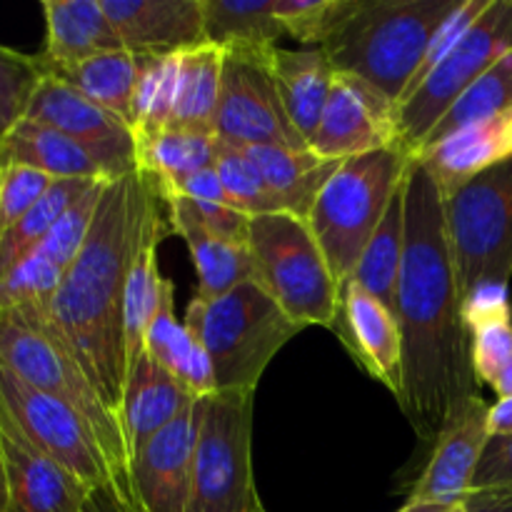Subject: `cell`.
Returning <instances> with one entry per match:
<instances>
[{"label": "cell", "instance_id": "4316f807", "mask_svg": "<svg viewBox=\"0 0 512 512\" xmlns=\"http://www.w3.org/2000/svg\"><path fill=\"white\" fill-rule=\"evenodd\" d=\"M145 353L155 363L163 365L165 370H170L175 378L183 380L198 398L218 393L208 353L193 338V333L175 320L173 283L170 280L165 285L158 310H155L153 320H150L148 333H145Z\"/></svg>", "mask_w": 512, "mask_h": 512}, {"label": "cell", "instance_id": "ab89813d", "mask_svg": "<svg viewBox=\"0 0 512 512\" xmlns=\"http://www.w3.org/2000/svg\"><path fill=\"white\" fill-rule=\"evenodd\" d=\"M55 180L25 165H0V235L20 223Z\"/></svg>", "mask_w": 512, "mask_h": 512}, {"label": "cell", "instance_id": "7dc6e473", "mask_svg": "<svg viewBox=\"0 0 512 512\" xmlns=\"http://www.w3.org/2000/svg\"><path fill=\"white\" fill-rule=\"evenodd\" d=\"M490 438H510L512 435V398H498L488 410Z\"/></svg>", "mask_w": 512, "mask_h": 512}, {"label": "cell", "instance_id": "6da1fadb", "mask_svg": "<svg viewBox=\"0 0 512 512\" xmlns=\"http://www.w3.org/2000/svg\"><path fill=\"white\" fill-rule=\"evenodd\" d=\"M403 335L398 403L415 435L438 440L468 400L478 398L470 330L445 230L443 190L420 160L405 178V255L395 303Z\"/></svg>", "mask_w": 512, "mask_h": 512}, {"label": "cell", "instance_id": "83f0119b", "mask_svg": "<svg viewBox=\"0 0 512 512\" xmlns=\"http://www.w3.org/2000/svg\"><path fill=\"white\" fill-rule=\"evenodd\" d=\"M205 43L225 53H265L288 38L275 0H203Z\"/></svg>", "mask_w": 512, "mask_h": 512}, {"label": "cell", "instance_id": "8fae6325", "mask_svg": "<svg viewBox=\"0 0 512 512\" xmlns=\"http://www.w3.org/2000/svg\"><path fill=\"white\" fill-rule=\"evenodd\" d=\"M0 408L8 413L23 438L45 458L73 473L88 488L95 490L108 485L120 495L113 465L105 458L93 428L70 405L28 385L3 363H0Z\"/></svg>", "mask_w": 512, "mask_h": 512}, {"label": "cell", "instance_id": "ffe728a7", "mask_svg": "<svg viewBox=\"0 0 512 512\" xmlns=\"http://www.w3.org/2000/svg\"><path fill=\"white\" fill-rule=\"evenodd\" d=\"M198 400L193 390L175 378L170 370L155 363L148 353L130 365L125 378L123 405H120V420H123L125 438H128L130 460L148 443L153 435L168 428L185 408Z\"/></svg>", "mask_w": 512, "mask_h": 512}, {"label": "cell", "instance_id": "c3c4849f", "mask_svg": "<svg viewBox=\"0 0 512 512\" xmlns=\"http://www.w3.org/2000/svg\"><path fill=\"white\" fill-rule=\"evenodd\" d=\"M83 512H133L128 505L120 500V495L113 488L103 485V488L90 490L88 503H85Z\"/></svg>", "mask_w": 512, "mask_h": 512}, {"label": "cell", "instance_id": "681fc988", "mask_svg": "<svg viewBox=\"0 0 512 512\" xmlns=\"http://www.w3.org/2000/svg\"><path fill=\"white\" fill-rule=\"evenodd\" d=\"M398 512H465L463 503H405Z\"/></svg>", "mask_w": 512, "mask_h": 512}, {"label": "cell", "instance_id": "bcb514c9", "mask_svg": "<svg viewBox=\"0 0 512 512\" xmlns=\"http://www.w3.org/2000/svg\"><path fill=\"white\" fill-rule=\"evenodd\" d=\"M465 512H512V490H470Z\"/></svg>", "mask_w": 512, "mask_h": 512}, {"label": "cell", "instance_id": "2e32d148", "mask_svg": "<svg viewBox=\"0 0 512 512\" xmlns=\"http://www.w3.org/2000/svg\"><path fill=\"white\" fill-rule=\"evenodd\" d=\"M195 403L148 440L130 460L133 512H188Z\"/></svg>", "mask_w": 512, "mask_h": 512}, {"label": "cell", "instance_id": "e0dca14e", "mask_svg": "<svg viewBox=\"0 0 512 512\" xmlns=\"http://www.w3.org/2000/svg\"><path fill=\"white\" fill-rule=\"evenodd\" d=\"M355 363L383 383L395 398L403 393V335L398 318L355 280L340 285L338 318L333 325Z\"/></svg>", "mask_w": 512, "mask_h": 512}, {"label": "cell", "instance_id": "603a6c76", "mask_svg": "<svg viewBox=\"0 0 512 512\" xmlns=\"http://www.w3.org/2000/svg\"><path fill=\"white\" fill-rule=\"evenodd\" d=\"M45 68L75 65L110 50H123L100 0H43Z\"/></svg>", "mask_w": 512, "mask_h": 512}, {"label": "cell", "instance_id": "836d02e7", "mask_svg": "<svg viewBox=\"0 0 512 512\" xmlns=\"http://www.w3.org/2000/svg\"><path fill=\"white\" fill-rule=\"evenodd\" d=\"M512 108V50L505 53L498 63L490 70H485L468 90L458 98V103L445 113V118L435 125V130L430 133V138L425 140L423 150L430 145L440 143L448 135L458 133V130L470 128V125L485 123V120H493L498 115H503L505 110ZM420 150V153H423ZM418 153V155H420Z\"/></svg>", "mask_w": 512, "mask_h": 512}, {"label": "cell", "instance_id": "f546056e", "mask_svg": "<svg viewBox=\"0 0 512 512\" xmlns=\"http://www.w3.org/2000/svg\"><path fill=\"white\" fill-rule=\"evenodd\" d=\"M45 75L63 80L70 88L83 93L93 103L103 105L105 110H110L130 125V110H133V95L140 75L138 55L128 53V50H110V53H100L95 58L83 60V63L45 68Z\"/></svg>", "mask_w": 512, "mask_h": 512}, {"label": "cell", "instance_id": "f5cc1de1", "mask_svg": "<svg viewBox=\"0 0 512 512\" xmlns=\"http://www.w3.org/2000/svg\"><path fill=\"white\" fill-rule=\"evenodd\" d=\"M0 495H3V478H0Z\"/></svg>", "mask_w": 512, "mask_h": 512}, {"label": "cell", "instance_id": "74e56055", "mask_svg": "<svg viewBox=\"0 0 512 512\" xmlns=\"http://www.w3.org/2000/svg\"><path fill=\"white\" fill-rule=\"evenodd\" d=\"M43 78L40 55H25L0 45V140L28 115L30 100Z\"/></svg>", "mask_w": 512, "mask_h": 512}, {"label": "cell", "instance_id": "44dd1931", "mask_svg": "<svg viewBox=\"0 0 512 512\" xmlns=\"http://www.w3.org/2000/svg\"><path fill=\"white\" fill-rule=\"evenodd\" d=\"M265 65L273 75L280 103H283L290 123L310 145V138L318 130L325 105H328L330 88H333L338 70L333 68L323 48L288 50L280 45L265 53Z\"/></svg>", "mask_w": 512, "mask_h": 512}, {"label": "cell", "instance_id": "d590c367", "mask_svg": "<svg viewBox=\"0 0 512 512\" xmlns=\"http://www.w3.org/2000/svg\"><path fill=\"white\" fill-rule=\"evenodd\" d=\"M138 58L140 75L135 85L130 125L135 138H145L168 128L175 103V85H178L180 53L165 58H153V55H138Z\"/></svg>", "mask_w": 512, "mask_h": 512}, {"label": "cell", "instance_id": "ee69618b", "mask_svg": "<svg viewBox=\"0 0 512 512\" xmlns=\"http://www.w3.org/2000/svg\"><path fill=\"white\" fill-rule=\"evenodd\" d=\"M512 490V435L490 438L473 478V490Z\"/></svg>", "mask_w": 512, "mask_h": 512}, {"label": "cell", "instance_id": "d6986e66", "mask_svg": "<svg viewBox=\"0 0 512 512\" xmlns=\"http://www.w3.org/2000/svg\"><path fill=\"white\" fill-rule=\"evenodd\" d=\"M123 50L178 55L205 45L203 0H100Z\"/></svg>", "mask_w": 512, "mask_h": 512}, {"label": "cell", "instance_id": "cb8c5ba5", "mask_svg": "<svg viewBox=\"0 0 512 512\" xmlns=\"http://www.w3.org/2000/svg\"><path fill=\"white\" fill-rule=\"evenodd\" d=\"M240 150L250 160L280 210L303 220H308L320 190L343 163V160L323 158L310 148L293 150L278 148V145H253V148Z\"/></svg>", "mask_w": 512, "mask_h": 512}, {"label": "cell", "instance_id": "db71d44e", "mask_svg": "<svg viewBox=\"0 0 512 512\" xmlns=\"http://www.w3.org/2000/svg\"><path fill=\"white\" fill-rule=\"evenodd\" d=\"M255 512H268V510H265V508H263V505H260V508H258V510H255Z\"/></svg>", "mask_w": 512, "mask_h": 512}, {"label": "cell", "instance_id": "8d00e7d4", "mask_svg": "<svg viewBox=\"0 0 512 512\" xmlns=\"http://www.w3.org/2000/svg\"><path fill=\"white\" fill-rule=\"evenodd\" d=\"M360 0H275V18L288 38L323 48L358 10Z\"/></svg>", "mask_w": 512, "mask_h": 512}, {"label": "cell", "instance_id": "1f68e13d", "mask_svg": "<svg viewBox=\"0 0 512 512\" xmlns=\"http://www.w3.org/2000/svg\"><path fill=\"white\" fill-rule=\"evenodd\" d=\"M168 223H160L158 228L150 230L145 243L140 245L135 263L130 268L128 285H125V350H128V370L140 353L145 350V333L158 310L163 290L168 285V278L160 275L158 265V245L163 235L168 233Z\"/></svg>", "mask_w": 512, "mask_h": 512}, {"label": "cell", "instance_id": "7bdbcfd3", "mask_svg": "<svg viewBox=\"0 0 512 512\" xmlns=\"http://www.w3.org/2000/svg\"><path fill=\"white\" fill-rule=\"evenodd\" d=\"M463 320L470 333L485 325L512 320L508 285L485 283L470 290L463 298Z\"/></svg>", "mask_w": 512, "mask_h": 512}, {"label": "cell", "instance_id": "7c38bea8", "mask_svg": "<svg viewBox=\"0 0 512 512\" xmlns=\"http://www.w3.org/2000/svg\"><path fill=\"white\" fill-rule=\"evenodd\" d=\"M265 53H225L215 138L235 148H310L280 103Z\"/></svg>", "mask_w": 512, "mask_h": 512}, {"label": "cell", "instance_id": "7402d4cb", "mask_svg": "<svg viewBox=\"0 0 512 512\" xmlns=\"http://www.w3.org/2000/svg\"><path fill=\"white\" fill-rule=\"evenodd\" d=\"M163 200L168 208L170 230L185 240L195 275H198L195 300L210 303L253 280V258H250L248 243H230V240L218 238L205 230L178 198L163 195Z\"/></svg>", "mask_w": 512, "mask_h": 512}, {"label": "cell", "instance_id": "4fadbf2b", "mask_svg": "<svg viewBox=\"0 0 512 512\" xmlns=\"http://www.w3.org/2000/svg\"><path fill=\"white\" fill-rule=\"evenodd\" d=\"M25 118L50 125L83 145L113 180L138 170L135 130L123 118L53 75H45L38 85Z\"/></svg>", "mask_w": 512, "mask_h": 512}, {"label": "cell", "instance_id": "52a82bcc", "mask_svg": "<svg viewBox=\"0 0 512 512\" xmlns=\"http://www.w3.org/2000/svg\"><path fill=\"white\" fill-rule=\"evenodd\" d=\"M248 250L253 258V280L303 328L333 330L340 305V283L335 280L313 230L290 213H268L250 218Z\"/></svg>", "mask_w": 512, "mask_h": 512}, {"label": "cell", "instance_id": "f1b7e54d", "mask_svg": "<svg viewBox=\"0 0 512 512\" xmlns=\"http://www.w3.org/2000/svg\"><path fill=\"white\" fill-rule=\"evenodd\" d=\"M223 60L225 50L208 43L180 53L178 85H175V103L168 128L215 135Z\"/></svg>", "mask_w": 512, "mask_h": 512}, {"label": "cell", "instance_id": "5bb4252c", "mask_svg": "<svg viewBox=\"0 0 512 512\" xmlns=\"http://www.w3.org/2000/svg\"><path fill=\"white\" fill-rule=\"evenodd\" d=\"M400 145L398 105L373 85L338 73L310 150L328 160H348Z\"/></svg>", "mask_w": 512, "mask_h": 512}, {"label": "cell", "instance_id": "484cf974", "mask_svg": "<svg viewBox=\"0 0 512 512\" xmlns=\"http://www.w3.org/2000/svg\"><path fill=\"white\" fill-rule=\"evenodd\" d=\"M505 113L448 135L440 143L425 148L415 160H420L430 170L443 193L458 188L473 175L512 158Z\"/></svg>", "mask_w": 512, "mask_h": 512}, {"label": "cell", "instance_id": "5b68a950", "mask_svg": "<svg viewBox=\"0 0 512 512\" xmlns=\"http://www.w3.org/2000/svg\"><path fill=\"white\" fill-rule=\"evenodd\" d=\"M183 325L208 353L218 393H255L270 360L305 330L255 280L210 303L193 298Z\"/></svg>", "mask_w": 512, "mask_h": 512}, {"label": "cell", "instance_id": "816d5d0a", "mask_svg": "<svg viewBox=\"0 0 512 512\" xmlns=\"http://www.w3.org/2000/svg\"><path fill=\"white\" fill-rule=\"evenodd\" d=\"M505 123H508V138H510V145H512V108L505 113Z\"/></svg>", "mask_w": 512, "mask_h": 512}, {"label": "cell", "instance_id": "f35d334b", "mask_svg": "<svg viewBox=\"0 0 512 512\" xmlns=\"http://www.w3.org/2000/svg\"><path fill=\"white\" fill-rule=\"evenodd\" d=\"M213 168L215 173H218L220 183H223L225 193L233 200L235 208L243 210L245 215L255 218V215L283 213L240 148L220 143L218 140V145H215Z\"/></svg>", "mask_w": 512, "mask_h": 512}, {"label": "cell", "instance_id": "9c48e42d", "mask_svg": "<svg viewBox=\"0 0 512 512\" xmlns=\"http://www.w3.org/2000/svg\"><path fill=\"white\" fill-rule=\"evenodd\" d=\"M460 295L512 278V158L443 193Z\"/></svg>", "mask_w": 512, "mask_h": 512}, {"label": "cell", "instance_id": "60d3db41", "mask_svg": "<svg viewBox=\"0 0 512 512\" xmlns=\"http://www.w3.org/2000/svg\"><path fill=\"white\" fill-rule=\"evenodd\" d=\"M470 353H473V370L478 383L493 385L512 360V320L473 330Z\"/></svg>", "mask_w": 512, "mask_h": 512}, {"label": "cell", "instance_id": "3957f363", "mask_svg": "<svg viewBox=\"0 0 512 512\" xmlns=\"http://www.w3.org/2000/svg\"><path fill=\"white\" fill-rule=\"evenodd\" d=\"M458 5L460 0H360L323 50L338 73L365 80L400 105Z\"/></svg>", "mask_w": 512, "mask_h": 512}, {"label": "cell", "instance_id": "ac0fdd59", "mask_svg": "<svg viewBox=\"0 0 512 512\" xmlns=\"http://www.w3.org/2000/svg\"><path fill=\"white\" fill-rule=\"evenodd\" d=\"M488 410L490 405L478 395L450 418L435 440L430 463L413 485L408 503H463L468 498L490 440Z\"/></svg>", "mask_w": 512, "mask_h": 512}, {"label": "cell", "instance_id": "b9f144b4", "mask_svg": "<svg viewBox=\"0 0 512 512\" xmlns=\"http://www.w3.org/2000/svg\"><path fill=\"white\" fill-rule=\"evenodd\" d=\"M183 203V208L218 238L230 240V243H248V228H250V215L243 210L230 208V205H213V203H198V200H188L183 195H170Z\"/></svg>", "mask_w": 512, "mask_h": 512}, {"label": "cell", "instance_id": "ba28073f", "mask_svg": "<svg viewBox=\"0 0 512 512\" xmlns=\"http://www.w3.org/2000/svg\"><path fill=\"white\" fill-rule=\"evenodd\" d=\"M255 393H213L195 400L188 512H255Z\"/></svg>", "mask_w": 512, "mask_h": 512}, {"label": "cell", "instance_id": "e575fe53", "mask_svg": "<svg viewBox=\"0 0 512 512\" xmlns=\"http://www.w3.org/2000/svg\"><path fill=\"white\" fill-rule=\"evenodd\" d=\"M98 180H55L53 188L43 195L38 205L20 220L15 228L0 235V283L43 243L60 215Z\"/></svg>", "mask_w": 512, "mask_h": 512}, {"label": "cell", "instance_id": "8992f818", "mask_svg": "<svg viewBox=\"0 0 512 512\" xmlns=\"http://www.w3.org/2000/svg\"><path fill=\"white\" fill-rule=\"evenodd\" d=\"M413 160L400 145L348 158L320 190L305 223L340 285L353 278Z\"/></svg>", "mask_w": 512, "mask_h": 512}, {"label": "cell", "instance_id": "f907efd6", "mask_svg": "<svg viewBox=\"0 0 512 512\" xmlns=\"http://www.w3.org/2000/svg\"><path fill=\"white\" fill-rule=\"evenodd\" d=\"M490 388L498 393V398H512V360L505 365V370L495 378V383Z\"/></svg>", "mask_w": 512, "mask_h": 512}, {"label": "cell", "instance_id": "f6af8a7d", "mask_svg": "<svg viewBox=\"0 0 512 512\" xmlns=\"http://www.w3.org/2000/svg\"><path fill=\"white\" fill-rule=\"evenodd\" d=\"M158 190L160 195H183V198L198 200V203L230 205V208H235L230 195L225 193L215 168H205V170H198V173H190L170 185H158Z\"/></svg>", "mask_w": 512, "mask_h": 512}, {"label": "cell", "instance_id": "7a4b0ae2", "mask_svg": "<svg viewBox=\"0 0 512 512\" xmlns=\"http://www.w3.org/2000/svg\"><path fill=\"white\" fill-rule=\"evenodd\" d=\"M163 195L143 170L110 180L78 258L48 305V323L100 398L120 415L128 378L125 285L140 245L165 223Z\"/></svg>", "mask_w": 512, "mask_h": 512}, {"label": "cell", "instance_id": "4dcf8cb0", "mask_svg": "<svg viewBox=\"0 0 512 512\" xmlns=\"http://www.w3.org/2000/svg\"><path fill=\"white\" fill-rule=\"evenodd\" d=\"M405 255V185L390 203L383 223L370 238L353 278L360 288L378 298L385 308L395 313L398 303V283Z\"/></svg>", "mask_w": 512, "mask_h": 512}, {"label": "cell", "instance_id": "d6a6232c", "mask_svg": "<svg viewBox=\"0 0 512 512\" xmlns=\"http://www.w3.org/2000/svg\"><path fill=\"white\" fill-rule=\"evenodd\" d=\"M215 145L213 133L165 128L138 138V170L155 180V185H170L198 170L213 168Z\"/></svg>", "mask_w": 512, "mask_h": 512}, {"label": "cell", "instance_id": "9a60e30c", "mask_svg": "<svg viewBox=\"0 0 512 512\" xmlns=\"http://www.w3.org/2000/svg\"><path fill=\"white\" fill-rule=\"evenodd\" d=\"M0 512H83L90 490L23 438L0 408Z\"/></svg>", "mask_w": 512, "mask_h": 512}, {"label": "cell", "instance_id": "277c9868", "mask_svg": "<svg viewBox=\"0 0 512 512\" xmlns=\"http://www.w3.org/2000/svg\"><path fill=\"white\" fill-rule=\"evenodd\" d=\"M45 310L48 305L0 310V363L28 385L70 405L93 428L130 508V448L123 420L108 408L78 360L60 343Z\"/></svg>", "mask_w": 512, "mask_h": 512}, {"label": "cell", "instance_id": "d4e9b609", "mask_svg": "<svg viewBox=\"0 0 512 512\" xmlns=\"http://www.w3.org/2000/svg\"><path fill=\"white\" fill-rule=\"evenodd\" d=\"M0 165H25L53 180H113L83 145L28 118L0 140Z\"/></svg>", "mask_w": 512, "mask_h": 512}, {"label": "cell", "instance_id": "30bf717a", "mask_svg": "<svg viewBox=\"0 0 512 512\" xmlns=\"http://www.w3.org/2000/svg\"><path fill=\"white\" fill-rule=\"evenodd\" d=\"M512 50V0H490L458 45L398 105L400 148L418 158L460 95Z\"/></svg>", "mask_w": 512, "mask_h": 512}]
</instances>
